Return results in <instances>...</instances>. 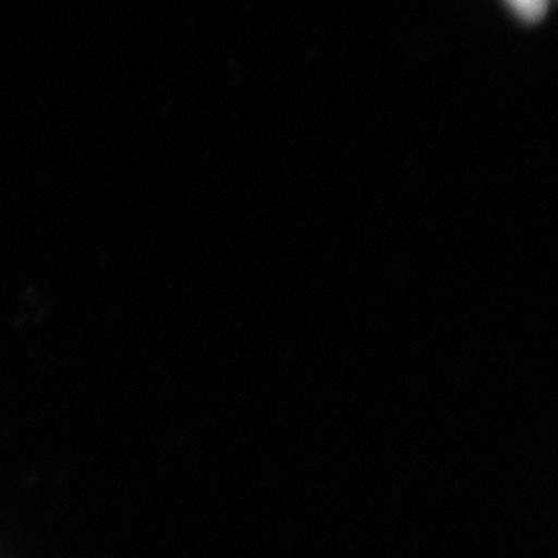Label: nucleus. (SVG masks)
<instances>
[{
	"mask_svg": "<svg viewBox=\"0 0 558 558\" xmlns=\"http://www.w3.org/2000/svg\"><path fill=\"white\" fill-rule=\"evenodd\" d=\"M509 5L512 7L517 13L524 20L534 21L542 16L546 10L548 0H508Z\"/></svg>",
	"mask_w": 558,
	"mask_h": 558,
	"instance_id": "f257e3e1",
	"label": "nucleus"
}]
</instances>
